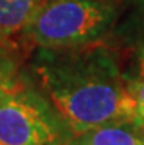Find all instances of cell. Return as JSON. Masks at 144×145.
Returning <instances> with one entry per match:
<instances>
[{
	"mask_svg": "<svg viewBox=\"0 0 144 145\" xmlns=\"http://www.w3.org/2000/svg\"><path fill=\"white\" fill-rule=\"evenodd\" d=\"M128 91L134 104V119L132 122L144 129V75L128 81Z\"/></svg>",
	"mask_w": 144,
	"mask_h": 145,
	"instance_id": "6",
	"label": "cell"
},
{
	"mask_svg": "<svg viewBox=\"0 0 144 145\" xmlns=\"http://www.w3.org/2000/svg\"><path fill=\"white\" fill-rule=\"evenodd\" d=\"M46 0H0V44L7 46L21 35Z\"/></svg>",
	"mask_w": 144,
	"mask_h": 145,
	"instance_id": "5",
	"label": "cell"
},
{
	"mask_svg": "<svg viewBox=\"0 0 144 145\" xmlns=\"http://www.w3.org/2000/svg\"><path fill=\"white\" fill-rule=\"evenodd\" d=\"M62 145H144V129L134 122L107 123L71 133Z\"/></svg>",
	"mask_w": 144,
	"mask_h": 145,
	"instance_id": "4",
	"label": "cell"
},
{
	"mask_svg": "<svg viewBox=\"0 0 144 145\" xmlns=\"http://www.w3.org/2000/svg\"><path fill=\"white\" fill-rule=\"evenodd\" d=\"M0 145H3V144H0Z\"/></svg>",
	"mask_w": 144,
	"mask_h": 145,
	"instance_id": "9",
	"label": "cell"
},
{
	"mask_svg": "<svg viewBox=\"0 0 144 145\" xmlns=\"http://www.w3.org/2000/svg\"><path fill=\"white\" fill-rule=\"evenodd\" d=\"M137 67H138V75H144V42L141 44L137 54Z\"/></svg>",
	"mask_w": 144,
	"mask_h": 145,
	"instance_id": "8",
	"label": "cell"
},
{
	"mask_svg": "<svg viewBox=\"0 0 144 145\" xmlns=\"http://www.w3.org/2000/svg\"><path fill=\"white\" fill-rule=\"evenodd\" d=\"M16 78V62L9 53V47L0 44V89Z\"/></svg>",
	"mask_w": 144,
	"mask_h": 145,
	"instance_id": "7",
	"label": "cell"
},
{
	"mask_svg": "<svg viewBox=\"0 0 144 145\" xmlns=\"http://www.w3.org/2000/svg\"><path fill=\"white\" fill-rule=\"evenodd\" d=\"M63 125L50 101L18 76L0 89V144L62 145L69 136Z\"/></svg>",
	"mask_w": 144,
	"mask_h": 145,
	"instance_id": "3",
	"label": "cell"
},
{
	"mask_svg": "<svg viewBox=\"0 0 144 145\" xmlns=\"http://www.w3.org/2000/svg\"><path fill=\"white\" fill-rule=\"evenodd\" d=\"M36 73L47 100L71 133L107 123L132 122L128 79L121 73L115 52L101 41L41 48Z\"/></svg>",
	"mask_w": 144,
	"mask_h": 145,
	"instance_id": "1",
	"label": "cell"
},
{
	"mask_svg": "<svg viewBox=\"0 0 144 145\" xmlns=\"http://www.w3.org/2000/svg\"><path fill=\"white\" fill-rule=\"evenodd\" d=\"M119 12L116 0H46L21 38L40 50L91 44L113 28Z\"/></svg>",
	"mask_w": 144,
	"mask_h": 145,
	"instance_id": "2",
	"label": "cell"
}]
</instances>
